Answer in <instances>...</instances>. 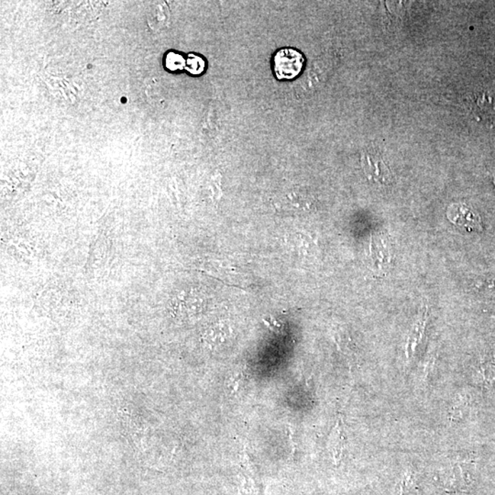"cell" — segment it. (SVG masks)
Wrapping results in <instances>:
<instances>
[{
    "mask_svg": "<svg viewBox=\"0 0 495 495\" xmlns=\"http://www.w3.org/2000/svg\"><path fill=\"white\" fill-rule=\"evenodd\" d=\"M446 217L455 226L467 230L468 233H481L484 230L480 215L470 205L453 204L446 211Z\"/></svg>",
    "mask_w": 495,
    "mask_h": 495,
    "instance_id": "1",
    "label": "cell"
},
{
    "mask_svg": "<svg viewBox=\"0 0 495 495\" xmlns=\"http://www.w3.org/2000/svg\"><path fill=\"white\" fill-rule=\"evenodd\" d=\"M304 58L297 51L282 49L275 56V73L278 79H292L300 73Z\"/></svg>",
    "mask_w": 495,
    "mask_h": 495,
    "instance_id": "2",
    "label": "cell"
},
{
    "mask_svg": "<svg viewBox=\"0 0 495 495\" xmlns=\"http://www.w3.org/2000/svg\"><path fill=\"white\" fill-rule=\"evenodd\" d=\"M362 163L368 179L382 185L390 184L392 180L390 169L382 159L365 153L363 154Z\"/></svg>",
    "mask_w": 495,
    "mask_h": 495,
    "instance_id": "3",
    "label": "cell"
},
{
    "mask_svg": "<svg viewBox=\"0 0 495 495\" xmlns=\"http://www.w3.org/2000/svg\"><path fill=\"white\" fill-rule=\"evenodd\" d=\"M346 448V437L342 420L337 421L335 427L331 432L327 449L332 456L335 464H340L342 461L344 449Z\"/></svg>",
    "mask_w": 495,
    "mask_h": 495,
    "instance_id": "4",
    "label": "cell"
},
{
    "mask_svg": "<svg viewBox=\"0 0 495 495\" xmlns=\"http://www.w3.org/2000/svg\"><path fill=\"white\" fill-rule=\"evenodd\" d=\"M427 322V310H425L420 314L419 320L414 323L412 330L409 337L407 340V354L408 358H411L416 352L417 347L419 346L421 342H422L424 334H425L426 326Z\"/></svg>",
    "mask_w": 495,
    "mask_h": 495,
    "instance_id": "5",
    "label": "cell"
},
{
    "mask_svg": "<svg viewBox=\"0 0 495 495\" xmlns=\"http://www.w3.org/2000/svg\"><path fill=\"white\" fill-rule=\"evenodd\" d=\"M227 329L226 327L216 325L205 331L203 340L208 346H218L226 340Z\"/></svg>",
    "mask_w": 495,
    "mask_h": 495,
    "instance_id": "6",
    "label": "cell"
},
{
    "mask_svg": "<svg viewBox=\"0 0 495 495\" xmlns=\"http://www.w3.org/2000/svg\"><path fill=\"white\" fill-rule=\"evenodd\" d=\"M166 9L160 3H156L149 11V22L153 27H160L166 21Z\"/></svg>",
    "mask_w": 495,
    "mask_h": 495,
    "instance_id": "7",
    "label": "cell"
},
{
    "mask_svg": "<svg viewBox=\"0 0 495 495\" xmlns=\"http://www.w3.org/2000/svg\"><path fill=\"white\" fill-rule=\"evenodd\" d=\"M480 372L484 387H493L495 382V363L491 361L481 363Z\"/></svg>",
    "mask_w": 495,
    "mask_h": 495,
    "instance_id": "8",
    "label": "cell"
},
{
    "mask_svg": "<svg viewBox=\"0 0 495 495\" xmlns=\"http://www.w3.org/2000/svg\"><path fill=\"white\" fill-rule=\"evenodd\" d=\"M466 406H467V401L464 399V397L458 398L451 407V419L452 421L461 419L465 412Z\"/></svg>",
    "mask_w": 495,
    "mask_h": 495,
    "instance_id": "9",
    "label": "cell"
},
{
    "mask_svg": "<svg viewBox=\"0 0 495 495\" xmlns=\"http://www.w3.org/2000/svg\"><path fill=\"white\" fill-rule=\"evenodd\" d=\"M204 61L198 56H190L186 62V67H188L189 72L195 73V75L200 73L204 70Z\"/></svg>",
    "mask_w": 495,
    "mask_h": 495,
    "instance_id": "10",
    "label": "cell"
},
{
    "mask_svg": "<svg viewBox=\"0 0 495 495\" xmlns=\"http://www.w3.org/2000/svg\"><path fill=\"white\" fill-rule=\"evenodd\" d=\"M166 63L167 67L172 70L183 68L185 66L184 59L178 54H169V56L167 57Z\"/></svg>",
    "mask_w": 495,
    "mask_h": 495,
    "instance_id": "11",
    "label": "cell"
},
{
    "mask_svg": "<svg viewBox=\"0 0 495 495\" xmlns=\"http://www.w3.org/2000/svg\"><path fill=\"white\" fill-rule=\"evenodd\" d=\"M477 286L481 289V290H484L485 292H489L491 295H495V280L494 279L484 280V281L479 282Z\"/></svg>",
    "mask_w": 495,
    "mask_h": 495,
    "instance_id": "12",
    "label": "cell"
},
{
    "mask_svg": "<svg viewBox=\"0 0 495 495\" xmlns=\"http://www.w3.org/2000/svg\"><path fill=\"white\" fill-rule=\"evenodd\" d=\"M240 382H242V374L233 375L229 382L231 391H237L240 387Z\"/></svg>",
    "mask_w": 495,
    "mask_h": 495,
    "instance_id": "13",
    "label": "cell"
},
{
    "mask_svg": "<svg viewBox=\"0 0 495 495\" xmlns=\"http://www.w3.org/2000/svg\"><path fill=\"white\" fill-rule=\"evenodd\" d=\"M494 185H495V178H494Z\"/></svg>",
    "mask_w": 495,
    "mask_h": 495,
    "instance_id": "14",
    "label": "cell"
}]
</instances>
